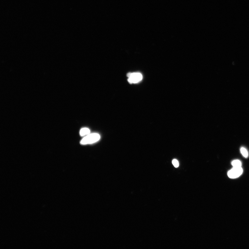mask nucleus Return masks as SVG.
<instances>
[{"label": "nucleus", "instance_id": "nucleus-1", "mask_svg": "<svg viewBox=\"0 0 249 249\" xmlns=\"http://www.w3.org/2000/svg\"><path fill=\"white\" fill-rule=\"evenodd\" d=\"M100 138V135L96 133L89 134L81 140L80 143L82 145L94 143L98 141Z\"/></svg>", "mask_w": 249, "mask_h": 249}, {"label": "nucleus", "instance_id": "nucleus-2", "mask_svg": "<svg viewBox=\"0 0 249 249\" xmlns=\"http://www.w3.org/2000/svg\"><path fill=\"white\" fill-rule=\"evenodd\" d=\"M129 77L128 82L130 84H136L141 81L143 78L142 75L139 73H129L127 75Z\"/></svg>", "mask_w": 249, "mask_h": 249}, {"label": "nucleus", "instance_id": "nucleus-3", "mask_svg": "<svg viewBox=\"0 0 249 249\" xmlns=\"http://www.w3.org/2000/svg\"><path fill=\"white\" fill-rule=\"evenodd\" d=\"M243 172V170L241 167H233L228 173V175L230 178L235 179L240 176Z\"/></svg>", "mask_w": 249, "mask_h": 249}, {"label": "nucleus", "instance_id": "nucleus-4", "mask_svg": "<svg viewBox=\"0 0 249 249\" xmlns=\"http://www.w3.org/2000/svg\"><path fill=\"white\" fill-rule=\"evenodd\" d=\"M90 130L87 128H82L80 130V134L81 136H84L90 134Z\"/></svg>", "mask_w": 249, "mask_h": 249}, {"label": "nucleus", "instance_id": "nucleus-5", "mask_svg": "<svg viewBox=\"0 0 249 249\" xmlns=\"http://www.w3.org/2000/svg\"><path fill=\"white\" fill-rule=\"evenodd\" d=\"M231 164L234 167H241V161L239 160H235L232 161Z\"/></svg>", "mask_w": 249, "mask_h": 249}, {"label": "nucleus", "instance_id": "nucleus-6", "mask_svg": "<svg viewBox=\"0 0 249 249\" xmlns=\"http://www.w3.org/2000/svg\"><path fill=\"white\" fill-rule=\"evenodd\" d=\"M241 152L244 157L246 158L248 157V152L245 148H241Z\"/></svg>", "mask_w": 249, "mask_h": 249}, {"label": "nucleus", "instance_id": "nucleus-7", "mask_svg": "<svg viewBox=\"0 0 249 249\" xmlns=\"http://www.w3.org/2000/svg\"><path fill=\"white\" fill-rule=\"evenodd\" d=\"M172 163L173 165H174L175 168H178L179 166V163L178 161L176 159H174L173 160Z\"/></svg>", "mask_w": 249, "mask_h": 249}]
</instances>
